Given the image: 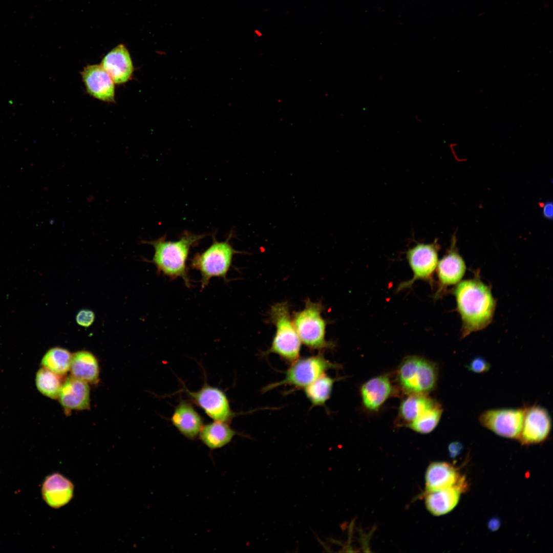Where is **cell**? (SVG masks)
Listing matches in <instances>:
<instances>
[{"label":"cell","mask_w":553,"mask_h":553,"mask_svg":"<svg viewBox=\"0 0 553 553\" xmlns=\"http://www.w3.org/2000/svg\"><path fill=\"white\" fill-rule=\"evenodd\" d=\"M468 488L465 476L456 485L443 490L424 492L425 504L432 515L440 516L452 511L457 505L461 495Z\"/></svg>","instance_id":"cell-13"},{"label":"cell","mask_w":553,"mask_h":553,"mask_svg":"<svg viewBox=\"0 0 553 553\" xmlns=\"http://www.w3.org/2000/svg\"><path fill=\"white\" fill-rule=\"evenodd\" d=\"M230 237L219 242L215 238L212 243L204 251L197 252L190 260L191 268L200 272L202 289L207 286L211 278L218 277L225 281L232 266L233 256L240 251L235 249L229 243Z\"/></svg>","instance_id":"cell-5"},{"label":"cell","mask_w":553,"mask_h":553,"mask_svg":"<svg viewBox=\"0 0 553 553\" xmlns=\"http://www.w3.org/2000/svg\"><path fill=\"white\" fill-rule=\"evenodd\" d=\"M238 433L233 430L229 423L214 421L203 425L199 438L208 448L215 450L221 448L229 443Z\"/></svg>","instance_id":"cell-21"},{"label":"cell","mask_w":553,"mask_h":553,"mask_svg":"<svg viewBox=\"0 0 553 553\" xmlns=\"http://www.w3.org/2000/svg\"><path fill=\"white\" fill-rule=\"evenodd\" d=\"M453 241L449 251L439 261L436 267L438 288L435 295L440 296L446 287L459 283L463 276L466 265L461 256L455 248Z\"/></svg>","instance_id":"cell-12"},{"label":"cell","mask_w":553,"mask_h":553,"mask_svg":"<svg viewBox=\"0 0 553 553\" xmlns=\"http://www.w3.org/2000/svg\"><path fill=\"white\" fill-rule=\"evenodd\" d=\"M462 321L461 337L486 328L491 323L496 300L491 288L479 278L464 280L453 291Z\"/></svg>","instance_id":"cell-1"},{"label":"cell","mask_w":553,"mask_h":553,"mask_svg":"<svg viewBox=\"0 0 553 553\" xmlns=\"http://www.w3.org/2000/svg\"><path fill=\"white\" fill-rule=\"evenodd\" d=\"M269 316L275 327V332L266 353L275 354L286 362L292 363L300 357L302 343L294 327L288 302L271 306Z\"/></svg>","instance_id":"cell-3"},{"label":"cell","mask_w":553,"mask_h":553,"mask_svg":"<svg viewBox=\"0 0 553 553\" xmlns=\"http://www.w3.org/2000/svg\"><path fill=\"white\" fill-rule=\"evenodd\" d=\"M95 318L94 312L88 309H81L77 313L75 317L77 324L84 328L90 327L94 323Z\"/></svg>","instance_id":"cell-29"},{"label":"cell","mask_w":553,"mask_h":553,"mask_svg":"<svg viewBox=\"0 0 553 553\" xmlns=\"http://www.w3.org/2000/svg\"><path fill=\"white\" fill-rule=\"evenodd\" d=\"M392 386L388 376L381 375L372 378L361 387L360 394L365 407L377 411L392 392Z\"/></svg>","instance_id":"cell-20"},{"label":"cell","mask_w":553,"mask_h":553,"mask_svg":"<svg viewBox=\"0 0 553 553\" xmlns=\"http://www.w3.org/2000/svg\"><path fill=\"white\" fill-rule=\"evenodd\" d=\"M443 409L437 402L427 410L408 426L413 431L420 434H428L433 431L441 418Z\"/></svg>","instance_id":"cell-26"},{"label":"cell","mask_w":553,"mask_h":553,"mask_svg":"<svg viewBox=\"0 0 553 553\" xmlns=\"http://www.w3.org/2000/svg\"><path fill=\"white\" fill-rule=\"evenodd\" d=\"M58 376L46 368L39 369L36 377L37 389L47 397L53 399L58 397L61 386Z\"/></svg>","instance_id":"cell-27"},{"label":"cell","mask_w":553,"mask_h":553,"mask_svg":"<svg viewBox=\"0 0 553 553\" xmlns=\"http://www.w3.org/2000/svg\"><path fill=\"white\" fill-rule=\"evenodd\" d=\"M462 449V445L460 442L455 441L451 443L448 447L451 457H456L459 454Z\"/></svg>","instance_id":"cell-30"},{"label":"cell","mask_w":553,"mask_h":553,"mask_svg":"<svg viewBox=\"0 0 553 553\" xmlns=\"http://www.w3.org/2000/svg\"><path fill=\"white\" fill-rule=\"evenodd\" d=\"M41 491L46 502L51 507L57 508L67 504L71 500L74 485L61 474L54 473L46 478Z\"/></svg>","instance_id":"cell-18"},{"label":"cell","mask_w":553,"mask_h":553,"mask_svg":"<svg viewBox=\"0 0 553 553\" xmlns=\"http://www.w3.org/2000/svg\"><path fill=\"white\" fill-rule=\"evenodd\" d=\"M415 119H416V120L417 121H418V122H420V121H419V119H420V120H421V119H420V118H419V116H416V118H415Z\"/></svg>","instance_id":"cell-32"},{"label":"cell","mask_w":553,"mask_h":553,"mask_svg":"<svg viewBox=\"0 0 553 553\" xmlns=\"http://www.w3.org/2000/svg\"><path fill=\"white\" fill-rule=\"evenodd\" d=\"M438 376L437 365L418 356L405 357L397 370L402 390L410 394H426L433 390Z\"/></svg>","instance_id":"cell-6"},{"label":"cell","mask_w":553,"mask_h":553,"mask_svg":"<svg viewBox=\"0 0 553 553\" xmlns=\"http://www.w3.org/2000/svg\"><path fill=\"white\" fill-rule=\"evenodd\" d=\"M72 354L61 347L49 350L43 357L41 365L58 375H63L70 370Z\"/></svg>","instance_id":"cell-25"},{"label":"cell","mask_w":553,"mask_h":553,"mask_svg":"<svg viewBox=\"0 0 553 553\" xmlns=\"http://www.w3.org/2000/svg\"><path fill=\"white\" fill-rule=\"evenodd\" d=\"M439 245L436 241L432 243H418L409 248L406 257L413 272V277L400 283L398 291L411 287L417 280L431 281L438 262Z\"/></svg>","instance_id":"cell-8"},{"label":"cell","mask_w":553,"mask_h":553,"mask_svg":"<svg viewBox=\"0 0 553 553\" xmlns=\"http://www.w3.org/2000/svg\"><path fill=\"white\" fill-rule=\"evenodd\" d=\"M437 402L426 394H410L401 402L399 416L408 426Z\"/></svg>","instance_id":"cell-23"},{"label":"cell","mask_w":553,"mask_h":553,"mask_svg":"<svg viewBox=\"0 0 553 553\" xmlns=\"http://www.w3.org/2000/svg\"><path fill=\"white\" fill-rule=\"evenodd\" d=\"M70 370L72 375L90 383L98 380L99 369L95 356L87 351H79L72 355Z\"/></svg>","instance_id":"cell-22"},{"label":"cell","mask_w":553,"mask_h":553,"mask_svg":"<svg viewBox=\"0 0 553 553\" xmlns=\"http://www.w3.org/2000/svg\"><path fill=\"white\" fill-rule=\"evenodd\" d=\"M525 409L500 408L483 411L479 417L484 428L502 437L518 439L524 418Z\"/></svg>","instance_id":"cell-9"},{"label":"cell","mask_w":553,"mask_h":553,"mask_svg":"<svg viewBox=\"0 0 553 553\" xmlns=\"http://www.w3.org/2000/svg\"><path fill=\"white\" fill-rule=\"evenodd\" d=\"M205 235H196L185 231L175 241H167L165 237L150 241H142L153 246L154 253L151 261L159 274L171 280L181 278L188 288L192 286L187 262L190 249L196 246Z\"/></svg>","instance_id":"cell-2"},{"label":"cell","mask_w":553,"mask_h":553,"mask_svg":"<svg viewBox=\"0 0 553 553\" xmlns=\"http://www.w3.org/2000/svg\"><path fill=\"white\" fill-rule=\"evenodd\" d=\"M336 380V378L325 373L304 388L305 394L312 406L325 405L331 396L333 385Z\"/></svg>","instance_id":"cell-24"},{"label":"cell","mask_w":553,"mask_h":553,"mask_svg":"<svg viewBox=\"0 0 553 553\" xmlns=\"http://www.w3.org/2000/svg\"><path fill=\"white\" fill-rule=\"evenodd\" d=\"M58 397L61 405L67 410L88 409L90 406L88 383L70 376L61 385Z\"/></svg>","instance_id":"cell-16"},{"label":"cell","mask_w":553,"mask_h":553,"mask_svg":"<svg viewBox=\"0 0 553 553\" xmlns=\"http://www.w3.org/2000/svg\"><path fill=\"white\" fill-rule=\"evenodd\" d=\"M101 66L117 84L129 81L134 70L130 53L123 44L117 45L108 52L102 59Z\"/></svg>","instance_id":"cell-15"},{"label":"cell","mask_w":553,"mask_h":553,"mask_svg":"<svg viewBox=\"0 0 553 553\" xmlns=\"http://www.w3.org/2000/svg\"><path fill=\"white\" fill-rule=\"evenodd\" d=\"M185 391L192 401L214 421L229 423L236 415L226 394L217 387L205 383L197 391L192 392L187 389Z\"/></svg>","instance_id":"cell-10"},{"label":"cell","mask_w":553,"mask_h":553,"mask_svg":"<svg viewBox=\"0 0 553 553\" xmlns=\"http://www.w3.org/2000/svg\"><path fill=\"white\" fill-rule=\"evenodd\" d=\"M339 364L326 359L322 353L298 358L292 362L285 372L284 378L264 387L265 393L281 386H290L295 389H304L331 369H339Z\"/></svg>","instance_id":"cell-7"},{"label":"cell","mask_w":553,"mask_h":553,"mask_svg":"<svg viewBox=\"0 0 553 553\" xmlns=\"http://www.w3.org/2000/svg\"><path fill=\"white\" fill-rule=\"evenodd\" d=\"M81 75L87 91L91 96L103 101H114V82L101 65L86 67Z\"/></svg>","instance_id":"cell-14"},{"label":"cell","mask_w":553,"mask_h":553,"mask_svg":"<svg viewBox=\"0 0 553 553\" xmlns=\"http://www.w3.org/2000/svg\"><path fill=\"white\" fill-rule=\"evenodd\" d=\"M470 371L475 373L487 372L491 368L490 364L482 357L478 356L472 359L466 366Z\"/></svg>","instance_id":"cell-28"},{"label":"cell","mask_w":553,"mask_h":553,"mask_svg":"<svg viewBox=\"0 0 553 553\" xmlns=\"http://www.w3.org/2000/svg\"><path fill=\"white\" fill-rule=\"evenodd\" d=\"M463 476L456 467L449 462H433L426 470L425 492L452 487L458 483Z\"/></svg>","instance_id":"cell-19"},{"label":"cell","mask_w":553,"mask_h":553,"mask_svg":"<svg viewBox=\"0 0 553 553\" xmlns=\"http://www.w3.org/2000/svg\"><path fill=\"white\" fill-rule=\"evenodd\" d=\"M542 211L543 214L546 218L548 219H552L553 216L552 203L550 202L545 203L543 205Z\"/></svg>","instance_id":"cell-31"},{"label":"cell","mask_w":553,"mask_h":553,"mask_svg":"<svg viewBox=\"0 0 553 553\" xmlns=\"http://www.w3.org/2000/svg\"><path fill=\"white\" fill-rule=\"evenodd\" d=\"M521 431L518 440L528 445L544 442L550 435L552 421L545 408L537 405L525 407Z\"/></svg>","instance_id":"cell-11"},{"label":"cell","mask_w":553,"mask_h":553,"mask_svg":"<svg viewBox=\"0 0 553 553\" xmlns=\"http://www.w3.org/2000/svg\"><path fill=\"white\" fill-rule=\"evenodd\" d=\"M173 425L185 437L194 439L203 426V419L189 402L181 399L171 417Z\"/></svg>","instance_id":"cell-17"},{"label":"cell","mask_w":553,"mask_h":553,"mask_svg":"<svg viewBox=\"0 0 553 553\" xmlns=\"http://www.w3.org/2000/svg\"><path fill=\"white\" fill-rule=\"evenodd\" d=\"M324 310L322 304L309 299L305 302L304 308L294 312L293 323L301 343L309 349L320 351L331 349L332 342L326 339L327 321L322 315Z\"/></svg>","instance_id":"cell-4"}]
</instances>
